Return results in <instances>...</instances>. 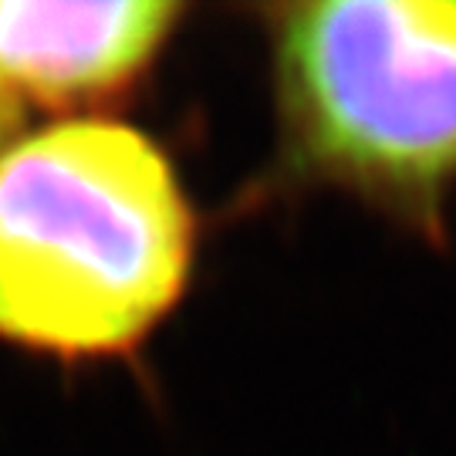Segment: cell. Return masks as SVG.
<instances>
[{
    "label": "cell",
    "mask_w": 456,
    "mask_h": 456,
    "mask_svg": "<svg viewBox=\"0 0 456 456\" xmlns=\"http://www.w3.org/2000/svg\"><path fill=\"white\" fill-rule=\"evenodd\" d=\"M190 264L193 213L142 132L82 118L0 152V335L126 352L173 311Z\"/></svg>",
    "instance_id": "6da1fadb"
},
{
    "label": "cell",
    "mask_w": 456,
    "mask_h": 456,
    "mask_svg": "<svg viewBox=\"0 0 456 456\" xmlns=\"http://www.w3.org/2000/svg\"><path fill=\"white\" fill-rule=\"evenodd\" d=\"M281 169L433 220L456 183V0H314L271 17Z\"/></svg>",
    "instance_id": "7a4b0ae2"
},
{
    "label": "cell",
    "mask_w": 456,
    "mask_h": 456,
    "mask_svg": "<svg viewBox=\"0 0 456 456\" xmlns=\"http://www.w3.org/2000/svg\"><path fill=\"white\" fill-rule=\"evenodd\" d=\"M180 14L169 0H0V85L45 105L109 95L156 58Z\"/></svg>",
    "instance_id": "3957f363"
},
{
    "label": "cell",
    "mask_w": 456,
    "mask_h": 456,
    "mask_svg": "<svg viewBox=\"0 0 456 456\" xmlns=\"http://www.w3.org/2000/svg\"><path fill=\"white\" fill-rule=\"evenodd\" d=\"M17 122H20V112H17L14 92H7V88L0 85V152H4V142H7V135L17 129Z\"/></svg>",
    "instance_id": "277c9868"
}]
</instances>
